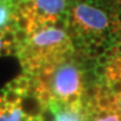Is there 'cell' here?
<instances>
[{"mask_svg":"<svg viewBox=\"0 0 121 121\" xmlns=\"http://www.w3.org/2000/svg\"><path fill=\"white\" fill-rule=\"evenodd\" d=\"M81 1H85V0H81Z\"/></svg>","mask_w":121,"mask_h":121,"instance_id":"obj_21","label":"cell"},{"mask_svg":"<svg viewBox=\"0 0 121 121\" xmlns=\"http://www.w3.org/2000/svg\"><path fill=\"white\" fill-rule=\"evenodd\" d=\"M28 38H29V35L26 30L24 29H17L15 30V39H16V43L22 45L24 43H27L28 42Z\"/></svg>","mask_w":121,"mask_h":121,"instance_id":"obj_10","label":"cell"},{"mask_svg":"<svg viewBox=\"0 0 121 121\" xmlns=\"http://www.w3.org/2000/svg\"><path fill=\"white\" fill-rule=\"evenodd\" d=\"M72 24L78 29H85L91 34H100L107 29L109 18L102 10L86 4H78L72 10Z\"/></svg>","mask_w":121,"mask_h":121,"instance_id":"obj_2","label":"cell"},{"mask_svg":"<svg viewBox=\"0 0 121 121\" xmlns=\"http://www.w3.org/2000/svg\"><path fill=\"white\" fill-rule=\"evenodd\" d=\"M96 62H98V64H101V65H105V66H108V65L110 64L111 60H110L109 57H107L105 55H101V56H99L98 58H96Z\"/></svg>","mask_w":121,"mask_h":121,"instance_id":"obj_14","label":"cell"},{"mask_svg":"<svg viewBox=\"0 0 121 121\" xmlns=\"http://www.w3.org/2000/svg\"><path fill=\"white\" fill-rule=\"evenodd\" d=\"M1 39H2V43H4L6 46H10V45L15 44L16 43V39H15V31L8 30V29L4 30V34L1 36Z\"/></svg>","mask_w":121,"mask_h":121,"instance_id":"obj_9","label":"cell"},{"mask_svg":"<svg viewBox=\"0 0 121 121\" xmlns=\"http://www.w3.org/2000/svg\"><path fill=\"white\" fill-rule=\"evenodd\" d=\"M24 118L25 114L19 105L17 107L8 105L6 110H4L0 114V121H24Z\"/></svg>","mask_w":121,"mask_h":121,"instance_id":"obj_6","label":"cell"},{"mask_svg":"<svg viewBox=\"0 0 121 121\" xmlns=\"http://www.w3.org/2000/svg\"><path fill=\"white\" fill-rule=\"evenodd\" d=\"M89 1H92V2H95V1H99V0H89Z\"/></svg>","mask_w":121,"mask_h":121,"instance_id":"obj_20","label":"cell"},{"mask_svg":"<svg viewBox=\"0 0 121 121\" xmlns=\"http://www.w3.org/2000/svg\"><path fill=\"white\" fill-rule=\"evenodd\" d=\"M93 73L96 78H103L107 76V66L105 65H101V64H96L93 69Z\"/></svg>","mask_w":121,"mask_h":121,"instance_id":"obj_12","label":"cell"},{"mask_svg":"<svg viewBox=\"0 0 121 121\" xmlns=\"http://www.w3.org/2000/svg\"><path fill=\"white\" fill-rule=\"evenodd\" d=\"M93 121H121V112H112L104 118H95Z\"/></svg>","mask_w":121,"mask_h":121,"instance_id":"obj_13","label":"cell"},{"mask_svg":"<svg viewBox=\"0 0 121 121\" xmlns=\"http://www.w3.org/2000/svg\"><path fill=\"white\" fill-rule=\"evenodd\" d=\"M39 118H40V121H55L56 119L55 113L49 105H44L43 110L39 114Z\"/></svg>","mask_w":121,"mask_h":121,"instance_id":"obj_8","label":"cell"},{"mask_svg":"<svg viewBox=\"0 0 121 121\" xmlns=\"http://www.w3.org/2000/svg\"><path fill=\"white\" fill-rule=\"evenodd\" d=\"M24 95L25 94L22 92H20V91H18V90H8V89H6L4 90V101L7 105L17 107V105H19V103H20V101H22Z\"/></svg>","mask_w":121,"mask_h":121,"instance_id":"obj_7","label":"cell"},{"mask_svg":"<svg viewBox=\"0 0 121 121\" xmlns=\"http://www.w3.org/2000/svg\"><path fill=\"white\" fill-rule=\"evenodd\" d=\"M48 87L54 100L65 102L69 95L84 92L82 71L74 63H60L52 72Z\"/></svg>","mask_w":121,"mask_h":121,"instance_id":"obj_1","label":"cell"},{"mask_svg":"<svg viewBox=\"0 0 121 121\" xmlns=\"http://www.w3.org/2000/svg\"><path fill=\"white\" fill-rule=\"evenodd\" d=\"M0 1H4V0H0Z\"/></svg>","mask_w":121,"mask_h":121,"instance_id":"obj_22","label":"cell"},{"mask_svg":"<svg viewBox=\"0 0 121 121\" xmlns=\"http://www.w3.org/2000/svg\"><path fill=\"white\" fill-rule=\"evenodd\" d=\"M15 13L13 10V2L9 0H4L0 1V29L4 28L10 22L13 17V13Z\"/></svg>","mask_w":121,"mask_h":121,"instance_id":"obj_5","label":"cell"},{"mask_svg":"<svg viewBox=\"0 0 121 121\" xmlns=\"http://www.w3.org/2000/svg\"><path fill=\"white\" fill-rule=\"evenodd\" d=\"M118 108H119V111L121 112V95L120 96H118Z\"/></svg>","mask_w":121,"mask_h":121,"instance_id":"obj_17","label":"cell"},{"mask_svg":"<svg viewBox=\"0 0 121 121\" xmlns=\"http://www.w3.org/2000/svg\"><path fill=\"white\" fill-rule=\"evenodd\" d=\"M117 49H118V53H119V55H121V43L117 44Z\"/></svg>","mask_w":121,"mask_h":121,"instance_id":"obj_18","label":"cell"},{"mask_svg":"<svg viewBox=\"0 0 121 121\" xmlns=\"http://www.w3.org/2000/svg\"><path fill=\"white\" fill-rule=\"evenodd\" d=\"M110 86V90H111V93L117 96H120L121 95V78L120 80H114V81H110V82H107Z\"/></svg>","mask_w":121,"mask_h":121,"instance_id":"obj_11","label":"cell"},{"mask_svg":"<svg viewBox=\"0 0 121 121\" xmlns=\"http://www.w3.org/2000/svg\"><path fill=\"white\" fill-rule=\"evenodd\" d=\"M4 47V43H2V39H1V37H0V49Z\"/></svg>","mask_w":121,"mask_h":121,"instance_id":"obj_19","label":"cell"},{"mask_svg":"<svg viewBox=\"0 0 121 121\" xmlns=\"http://www.w3.org/2000/svg\"><path fill=\"white\" fill-rule=\"evenodd\" d=\"M19 107L22 110L25 117H39L44 108V105L40 103L37 96H30V95L22 96Z\"/></svg>","mask_w":121,"mask_h":121,"instance_id":"obj_4","label":"cell"},{"mask_svg":"<svg viewBox=\"0 0 121 121\" xmlns=\"http://www.w3.org/2000/svg\"><path fill=\"white\" fill-rule=\"evenodd\" d=\"M98 45H99V44H96L95 42H93V40H92V42H91V43L86 46V47H87V51H96Z\"/></svg>","mask_w":121,"mask_h":121,"instance_id":"obj_15","label":"cell"},{"mask_svg":"<svg viewBox=\"0 0 121 121\" xmlns=\"http://www.w3.org/2000/svg\"><path fill=\"white\" fill-rule=\"evenodd\" d=\"M114 19H116L118 22L121 24V11H118V13L114 15Z\"/></svg>","mask_w":121,"mask_h":121,"instance_id":"obj_16","label":"cell"},{"mask_svg":"<svg viewBox=\"0 0 121 121\" xmlns=\"http://www.w3.org/2000/svg\"><path fill=\"white\" fill-rule=\"evenodd\" d=\"M34 1L35 16L34 20L39 22L42 25L49 17H58L65 11L67 6L66 0H33Z\"/></svg>","mask_w":121,"mask_h":121,"instance_id":"obj_3","label":"cell"}]
</instances>
